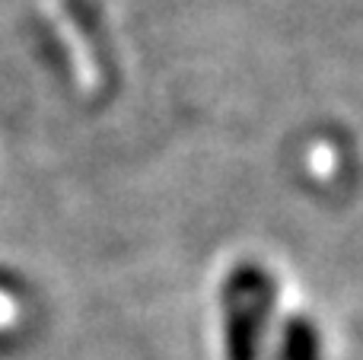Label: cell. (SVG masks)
Returning a JSON list of instances; mask_svg holds the SVG:
<instances>
[]
</instances>
